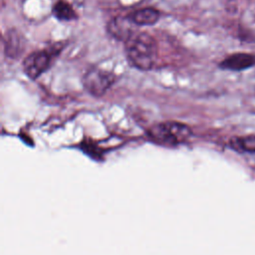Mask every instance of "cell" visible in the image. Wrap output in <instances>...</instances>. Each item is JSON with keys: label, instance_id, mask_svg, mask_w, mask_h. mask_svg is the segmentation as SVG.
I'll use <instances>...</instances> for the list:
<instances>
[{"label": "cell", "instance_id": "3957f363", "mask_svg": "<svg viewBox=\"0 0 255 255\" xmlns=\"http://www.w3.org/2000/svg\"><path fill=\"white\" fill-rule=\"evenodd\" d=\"M149 137L163 145L175 146L185 142L191 135L190 128L181 123L165 122L157 124L148 130Z\"/></svg>", "mask_w": 255, "mask_h": 255}, {"label": "cell", "instance_id": "6da1fadb", "mask_svg": "<svg viewBox=\"0 0 255 255\" xmlns=\"http://www.w3.org/2000/svg\"><path fill=\"white\" fill-rule=\"evenodd\" d=\"M126 44V56L130 66L139 71H149L158 59V45L147 32L134 33Z\"/></svg>", "mask_w": 255, "mask_h": 255}, {"label": "cell", "instance_id": "9c48e42d", "mask_svg": "<svg viewBox=\"0 0 255 255\" xmlns=\"http://www.w3.org/2000/svg\"><path fill=\"white\" fill-rule=\"evenodd\" d=\"M229 145L238 152H255V134L232 137Z\"/></svg>", "mask_w": 255, "mask_h": 255}, {"label": "cell", "instance_id": "52a82bcc", "mask_svg": "<svg viewBox=\"0 0 255 255\" xmlns=\"http://www.w3.org/2000/svg\"><path fill=\"white\" fill-rule=\"evenodd\" d=\"M135 26H152L160 18V12L153 7H144L132 11L128 15Z\"/></svg>", "mask_w": 255, "mask_h": 255}, {"label": "cell", "instance_id": "30bf717a", "mask_svg": "<svg viewBox=\"0 0 255 255\" xmlns=\"http://www.w3.org/2000/svg\"><path fill=\"white\" fill-rule=\"evenodd\" d=\"M20 43L21 40H19L18 34L15 31H10L9 33H7V39L5 41V54L7 55V57H17L16 55H18L22 51Z\"/></svg>", "mask_w": 255, "mask_h": 255}, {"label": "cell", "instance_id": "ba28073f", "mask_svg": "<svg viewBox=\"0 0 255 255\" xmlns=\"http://www.w3.org/2000/svg\"><path fill=\"white\" fill-rule=\"evenodd\" d=\"M52 13L59 21H73L79 18L73 6L65 0L57 1L52 8Z\"/></svg>", "mask_w": 255, "mask_h": 255}, {"label": "cell", "instance_id": "5b68a950", "mask_svg": "<svg viewBox=\"0 0 255 255\" xmlns=\"http://www.w3.org/2000/svg\"><path fill=\"white\" fill-rule=\"evenodd\" d=\"M255 66V55L251 53H234L226 58H224L221 62H219L218 67L221 70L233 71V72H241L247 69H250Z\"/></svg>", "mask_w": 255, "mask_h": 255}, {"label": "cell", "instance_id": "7a4b0ae2", "mask_svg": "<svg viewBox=\"0 0 255 255\" xmlns=\"http://www.w3.org/2000/svg\"><path fill=\"white\" fill-rule=\"evenodd\" d=\"M64 47V42H58L48 48L30 53L23 60L22 64L25 75L33 81L39 78L43 73L50 69L54 60L58 57Z\"/></svg>", "mask_w": 255, "mask_h": 255}, {"label": "cell", "instance_id": "8992f818", "mask_svg": "<svg viewBox=\"0 0 255 255\" xmlns=\"http://www.w3.org/2000/svg\"><path fill=\"white\" fill-rule=\"evenodd\" d=\"M132 23L127 16H116L108 23L107 30L109 34L119 41L127 42L133 34Z\"/></svg>", "mask_w": 255, "mask_h": 255}, {"label": "cell", "instance_id": "277c9868", "mask_svg": "<svg viewBox=\"0 0 255 255\" xmlns=\"http://www.w3.org/2000/svg\"><path fill=\"white\" fill-rule=\"evenodd\" d=\"M118 76L99 67H93L86 72L82 83L84 89L93 97H102L117 82Z\"/></svg>", "mask_w": 255, "mask_h": 255}]
</instances>
